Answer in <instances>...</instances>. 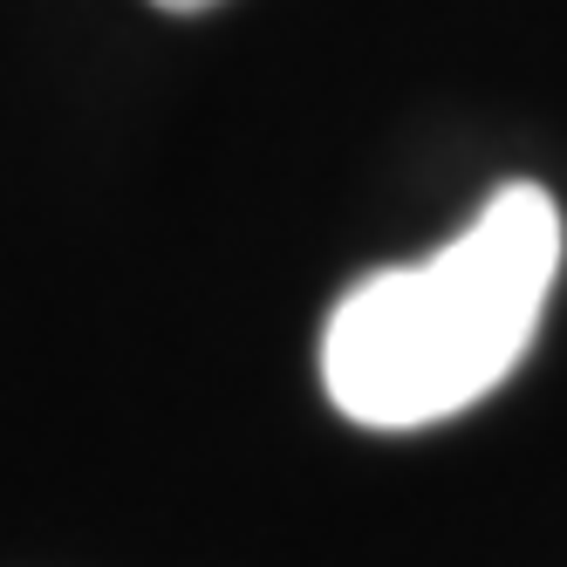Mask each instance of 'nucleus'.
Returning a JSON list of instances; mask_svg holds the SVG:
<instances>
[{"mask_svg":"<svg viewBox=\"0 0 567 567\" xmlns=\"http://www.w3.org/2000/svg\"><path fill=\"white\" fill-rule=\"evenodd\" d=\"M560 274V206L513 178L431 260L383 267L336 301L321 383L349 424L424 431L493 396L534 349Z\"/></svg>","mask_w":567,"mask_h":567,"instance_id":"1","label":"nucleus"},{"mask_svg":"<svg viewBox=\"0 0 567 567\" xmlns=\"http://www.w3.org/2000/svg\"><path fill=\"white\" fill-rule=\"evenodd\" d=\"M151 8H165V14H206V8H219V0H151Z\"/></svg>","mask_w":567,"mask_h":567,"instance_id":"2","label":"nucleus"}]
</instances>
